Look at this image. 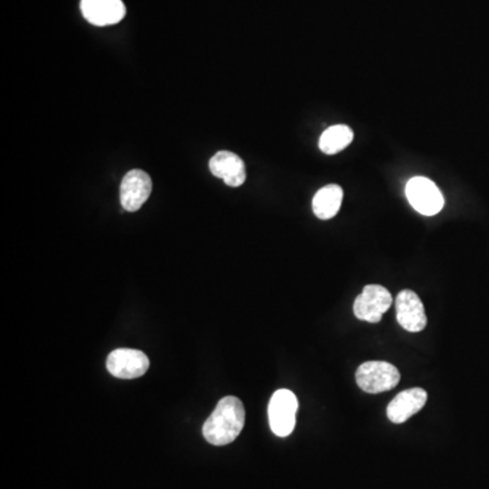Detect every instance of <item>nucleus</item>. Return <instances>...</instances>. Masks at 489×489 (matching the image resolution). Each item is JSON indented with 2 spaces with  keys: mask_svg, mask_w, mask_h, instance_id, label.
I'll use <instances>...</instances> for the list:
<instances>
[{
  "mask_svg": "<svg viewBox=\"0 0 489 489\" xmlns=\"http://www.w3.org/2000/svg\"><path fill=\"white\" fill-rule=\"evenodd\" d=\"M353 129L348 125L340 124V125L329 126L328 129H325V132L321 135L318 145H320L324 154L334 155V154L340 153V151L347 148L353 143Z\"/></svg>",
  "mask_w": 489,
  "mask_h": 489,
  "instance_id": "obj_13",
  "label": "nucleus"
},
{
  "mask_svg": "<svg viewBox=\"0 0 489 489\" xmlns=\"http://www.w3.org/2000/svg\"><path fill=\"white\" fill-rule=\"evenodd\" d=\"M106 367L109 373L116 378H140L150 368V359L142 351L120 348L108 356Z\"/></svg>",
  "mask_w": 489,
  "mask_h": 489,
  "instance_id": "obj_7",
  "label": "nucleus"
},
{
  "mask_svg": "<svg viewBox=\"0 0 489 489\" xmlns=\"http://www.w3.org/2000/svg\"><path fill=\"white\" fill-rule=\"evenodd\" d=\"M400 371L387 362H366L356 371V382L370 394L389 392L400 384Z\"/></svg>",
  "mask_w": 489,
  "mask_h": 489,
  "instance_id": "obj_3",
  "label": "nucleus"
},
{
  "mask_svg": "<svg viewBox=\"0 0 489 489\" xmlns=\"http://www.w3.org/2000/svg\"><path fill=\"white\" fill-rule=\"evenodd\" d=\"M343 196L344 194H343L342 186L336 184H329L321 188L313 199V211L315 216L323 221H328L336 216L342 207Z\"/></svg>",
  "mask_w": 489,
  "mask_h": 489,
  "instance_id": "obj_12",
  "label": "nucleus"
},
{
  "mask_svg": "<svg viewBox=\"0 0 489 489\" xmlns=\"http://www.w3.org/2000/svg\"><path fill=\"white\" fill-rule=\"evenodd\" d=\"M298 398L287 389L274 393L268 405V419L272 433L280 438L291 435L296 423Z\"/></svg>",
  "mask_w": 489,
  "mask_h": 489,
  "instance_id": "obj_2",
  "label": "nucleus"
},
{
  "mask_svg": "<svg viewBox=\"0 0 489 489\" xmlns=\"http://www.w3.org/2000/svg\"><path fill=\"white\" fill-rule=\"evenodd\" d=\"M392 294L387 288L379 284H368L355 299L354 313L359 320L376 324L382 320V315L392 306Z\"/></svg>",
  "mask_w": 489,
  "mask_h": 489,
  "instance_id": "obj_5",
  "label": "nucleus"
},
{
  "mask_svg": "<svg viewBox=\"0 0 489 489\" xmlns=\"http://www.w3.org/2000/svg\"><path fill=\"white\" fill-rule=\"evenodd\" d=\"M395 312L397 321L405 331L416 334L424 331L427 326L424 304L420 301L416 293L411 290H403L395 299Z\"/></svg>",
  "mask_w": 489,
  "mask_h": 489,
  "instance_id": "obj_8",
  "label": "nucleus"
},
{
  "mask_svg": "<svg viewBox=\"0 0 489 489\" xmlns=\"http://www.w3.org/2000/svg\"><path fill=\"white\" fill-rule=\"evenodd\" d=\"M425 403H427V392L424 389L414 387V389L404 390L387 405V417L394 424H403L417 412L422 411Z\"/></svg>",
  "mask_w": 489,
  "mask_h": 489,
  "instance_id": "obj_9",
  "label": "nucleus"
},
{
  "mask_svg": "<svg viewBox=\"0 0 489 489\" xmlns=\"http://www.w3.org/2000/svg\"><path fill=\"white\" fill-rule=\"evenodd\" d=\"M406 199L412 207L425 216L436 215L444 205V197L438 186L425 177H414L405 188Z\"/></svg>",
  "mask_w": 489,
  "mask_h": 489,
  "instance_id": "obj_4",
  "label": "nucleus"
},
{
  "mask_svg": "<svg viewBox=\"0 0 489 489\" xmlns=\"http://www.w3.org/2000/svg\"><path fill=\"white\" fill-rule=\"evenodd\" d=\"M210 170L215 177L233 188L243 185L246 181V167L243 159L232 151H219L211 158Z\"/></svg>",
  "mask_w": 489,
  "mask_h": 489,
  "instance_id": "obj_11",
  "label": "nucleus"
},
{
  "mask_svg": "<svg viewBox=\"0 0 489 489\" xmlns=\"http://www.w3.org/2000/svg\"><path fill=\"white\" fill-rule=\"evenodd\" d=\"M81 10L86 21L95 26L119 24L126 14L122 0H82Z\"/></svg>",
  "mask_w": 489,
  "mask_h": 489,
  "instance_id": "obj_10",
  "label": "nucleus"
},
{
  "mask_svg": "<svg viewBox=\"0 0 489 489\" xmlns=\"http://www.w3.org/2000/svg\"><path fill=\"white\" fill-rule=\"evenodd\" d=\"M244 408L240 398H222L215 411L203 425V435L214 446H226L240 435L244 425Z\"/></svg>",
  "mask_w": 489,
  "mask_h": 489,
  "instance_id": "obj_1",
  "label": "nucleus"
},
{
  "mask_svg": "<svg viewBox=\"0 0 489 489\" xmlns=\"http://www.w3.org/2000/svg\"><path fill=\"white\" fill-rule=\"evenodd\" d=\"M153 191V181L143 170H131L124 175L120 185V202L124 210L136 213L147 202Z\"/></svg>",
  "mask_w": 489,
  "mask_h": 489,
  "instance_id": "obj_6",
  "label": "nucleus"
}]
</instances>
